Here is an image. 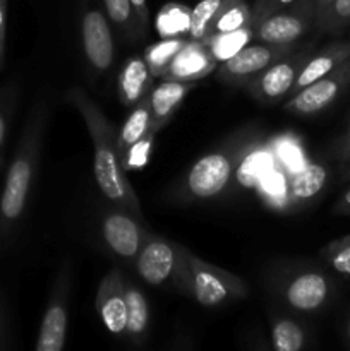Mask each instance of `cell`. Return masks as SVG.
<instances>
[{"label": "cell", "mask_w": 350, "mask_h": 351, "mask_svg": "<svg viewBox=\"0 0 350 351\" xmlns=\"http://www.w3.org/2000/svg\"><path fill=\"white\" fill-rule=\"evenodd\" d=\"M65 96H67V101L82 117L93 141L95 178L102 194L115 206L127 209L139 218L143 213L141 202L124 170L122 154L119 151L113 125L106 120L100 106L86 95L84 89L71 88Z\"/></svg>", "instance_id": "obj_1"}, {"label": "cell", "mask_w": 350, "mask_h": 351, "mask_svg": "<svg viewBox=\"0 0 350 351\" xmlns=\"http://www.w3.org/2000/svg\"><path fill=\"white\" fill-rule=\"evenodd\" d=\"M47 122V101L40 99L31 108L16 153L7 168L3 191L0 195V245L9 242L26 211L27 199L40 165Z\"/></svg>", "instance_id": "obj_2"}, {"label": "cell", "mask_w": 350, "mask_h": 351, "mask_svg": "<svg viewBox=\"0 0 350 351\" xmlns=\"http://www.w3.org/2000/svg\"><path fill=\"white\" fill-rule=\"evenodd\" d=\"M185 247L170 242L160 235L148 233L139 254L134 259V267L144 283L151 287L172 283L185 295H191V274Z\"/></svg>", "instance_id": "obj_3"}, {"label": "cell", "mask_w": 350, "mask_h": 351, "mask_svg": "<svg viewBox=\"0 0 350 351\" xmlns=\"http://www.w3.org/2000/svg\"><path fill=\"white\" fill-rule=\"evenodd\" d=\"M189 274H191V295L202 307H218L226 302L242 300L249 293L247 283L237 274L223 267L199 259L187 252Z\"/></svg>", "instance_id": "obj_4"}, {"label": "cell", "mask_w": 350, "mask_h": 351, "mask_svg": "<svg viewBox=\"0 0 350 351\" xmlns=\"http://www.w3.org/2000/svg\"><path fill=\"white\" fill-rule=\"evenodd\" d=\"M72 288L71 261L65 259L55 276L54 288L41 319L34 350L36 351H60L65 346L69 324V300Z\"/></svg>", "instance_id": "obj_5"}, {"label": "cell", "mask_w": 350, "mask_h": 351, "mask_svg": "<svg viewBox=\"0 0 350 351\" xmlns=\"http://www.w3.org/2000/svg\"><path fill=\"white\" fill-rule=\"evenodd\" d=\"M278 293L294 311L312 314L331 302L335 281L319 267H299L278 283Z\"/></svg>", "instance_id": "obj_6"}, {"label": "cell", "mask_w": 350, "mask_h": 351, "mask_svg": "<svg viewBox=\"0 0 350 351\" xmlns=\"http://www.w3.org/2000/svg\"><path fill=\"white\" fill-rule=\"evenodd\" d=\"M314 24V0H301L290 9L268 14L250 23L253 38L259 43L294 45Z\"/></svg>", "instance_id": "obj_7"}, {"label": "cell", "mask_w": 350, "mask_h": 351, "mask_svg": "<svg viewBox=\"0 0 350 351\" xmlns=\"http://www.w3.org/2000/svg\"><path fill=\"white\" fill-rule=\"evenodd\" d=\"M309 55L311 51H294L288 57L280 58L275 64L268 65L259 74L250 77L246 82V89L254 99L263 105L280 101L287 95H292V88Z\"/></svg>", "instance_id": "obj_8"}, {"label": "cell", "mask_w": 350, "mask_h": 351, "mask_svg": "<svg viewBox=\"0 0 350 351\" xmlns=\"http://www.w3.org/2000/svg\"><path fill=\"white\" fill-rule=\"evenodd\" d=\"M350 86V58L340 64L335 71L323 75L318 81L302 88L285 103V110L294 115L311 117L321 113L336 101Z\"/></svg>", "instance_id": "obj_9"}, {"label": "cell", "mask_w": 350, "mask_h": 351, "mask_svg": "<svg viewBox=\"0 0 350 351\" xmlns=\"http://www.w3.org/2000/svg\"><path fill=\"white\" fill-rule=\"evenodd\" d=\"M294 51H297L295 45H246L229 60L220 64L218 79L229 84H246L250 77L264 71L268 65L288 57Z\"/></svg>", "instance_id": "obj_10"}, {"label": "cell", "mask_w": 350, "mask_h": 351, "mask_svg": "<svg viewBox=\"0 0 350 351\" xmlns=\"http://www.w3.org/2000/svg\"><path fill=\"white\" fill-rule=\"evenodd\" d=\"M235 173L232 154L215 151L199 158L185 177V189L196 199H211L225 191Z\"/></svg>", "instance_id": "obj_11"}, {"label": "cell", "mask_w": 350, "mask_h": 351, "mask_svg": "<svg viewBox=\"0 0 350 351\" xmlns=\"http://www.w3.org/2000/svg\"><path fill=\"white\" fill-rule=\"evenodd\" d=\"M102 233L105 243L117 257L134 261L150 232L141 225L136 215L124 208H117L103 216Z\"/></svg>", "instance_id": "obj_12"}, {"label": "cell", "mask_w": 350, "mask_h": 351, "mask_svg": "<svg viewBox=\"0 0 350 351\" xmlns=\"http://www.w3.org/2000/svg\"><path fill=\"white\" fill-rule=\"evenodd\" d=\"M81 41L86 60L96 72L108 71L113 65L115 45L108 19L98 7H89L81 16Z\"/></svg>", "instance_id": "obj_13"}, {"label": "cell", "mask_w": 350, "mask_h": 351, "mask_svg": "<svg viewBox=\"0 0 350 351\" xmlns=\"http://www.w3.org/2000/svg\"><path fill=\"white\" fill-rule=\"evenodd\" d=\"M96 311L106 331L113 336H124L127 324L126 280L119 267H113L103 276L96 291Z\"/></svg>", "instance_id": "obj_14"}, {"label": "cell", "mask_w": 350, "mask_h": 351, "mask_svg": "<svg viewBox=\"0 0 350 351\" xmlns=\"http://www.w3.org/2000/svg\"><path fill=\"white\" fill-rule=\"evenodd\" d=\"M216 69V60L213 58L206 41L187 40V43L172 58L168 67L161 72V79L170 81L196 82L205 79Z\"/></svg>", "instance_id": "obj_15"}, {"label": "cell", "mask_w": 350, "mask_h": 351, "mask_svg": "<svg viewBox=\"0 0 350 351\" xmlns=\"http://www.w3.org/2000/svg\"><path fill=\"white\" fill-rule=\"evenodd\" d=\"M349 58H350L349 40H335L331 41V43L326 45V47H323L319 51H316V53H311L307 60H305L304 67H302L301 72H299L297 81H295L294 88H292V95L301 91L302 88L309 86L311 82L321 79L323 75L335 71L340 64H343V62L349 60Z\"/></svg>", "instance_id": "obj_16"}, {"label": "cell", "mask_w": 350, "mask_h": 351, "mask_svg": "<svg viewBox=\"0 0 350 351\" xmlns=\"http://www.w3.org/2000/svg\"><path fill=\"white\" fill-rule=\"evenodd\" d=\"M153 79L154 75L151 74L143 55H134L127 58L126 64L120 69L119 81H117L120 103L129 108L136 106L141 99L150 95L153 88Z\"/></svg>", "instance_id": "obj_17"}, {"label": "cell", "mask_w": 350, "mask_h": 351, "mask_svg": "<svg viewBox=\"0 0 350 351\" xmlns=\"http://www.w3.org/2000/svg\"><path fill=\"white\" fill-rule=\"evenodd\" d=\"M192 88H194V82L170 81V79H161V82L153 86L150 91L153 127L161 130V127H165V123L174 117Z\"/></svg>", "instance_id": "obj_18"}, {"label": "cell", "mask_w": 350, "mask_h": 351, "mask_svg": "<svg viewBox=\"0 0 350 351\" xmlns=\"http://www.w3.org/2000/svg\"><path fill=\"white\" fill-rule=\"evenodd\" d=\"M328 168L321 163H309L292 175L288 194L294 202H307L318 197L328 182Z\"/></svg>", "instance_id": "obj_19"}, {"label": "cell", "mask_w": 350, "mask_h": 351, "mask_svg": "<svg viewBox=\"0 0 350 351\" xmlns=\"http://www.w3.org/2000/svg\"><path fill=\"white\" fill-rule=\"evenodd\" d=\"M126 307L127 324L124 335L130 343H143L150 326V305L143 291L130 281H126Z\"/></svg>", "instance_id": "obj_20"}, {"label": "cell", "mask_w": 350, "mask_h": 351, "mask_svg": "<svg viewBox=\"0 0 350 351\" xmlns=\"http://www.w3.org/2000/svg\"><path fill=\"white\" fill-rule=\"evenodd\" d=\"M151 127H153V115H151L150 95H148L136 106H132V112L129 113L124 125L120 127V132L117 134V144L122 158L130 146H134L141 137L150 132Z\"/></svg>", "instance_id": "obj_21"}, {"label": "cell", "mask_w": 350, "mask_h": 351, "mask_svg": "<svg viewBox=\"0 0 350 351\" xmlns=\"http://www.w3.org/2000/svg\"><path fill=\"white\" fill-rule=\"evenodd\" d=\"M253 23V7L246 0H223L209 26L208 36L250 26Z\"/></svg>", "instance_id": "obj_22"}, {"label": "cell", "mask_w": 350, "mask_h": 351, "mask_svg": "<svg viewBox=\"0 0 350 351\" xmlns=\"http://www.w3.org/2000/svg\"><path fill=\"white\" fill-rule=\"evenodd\" d=\"M191 10L187 5L177 2L165 3L156 16V31L161 38H187Z\"/></svg>", "instance_id": "obj_23"}, {"label": "cell", "mask_w": 350, "mask_h": 351, "mask_svg": "<svg viewBox=\"0 0 350 351\" xmlns=\"http://www.w3.org/2000/svg\"><path fill=\"white\" fill-rule=\"evenodd\" d=\"M250 40H253V27L246 26L235 31H229V33L213 34L205 41L216 64H222V62L229 60L232 55H235L240 48L246 47Z\"/></svg>", "instance_id": "obj_24"}, {"label": "cell", "mask_w": 350, "mask_h": 351, "mask_svg": "<svg viewBox=\"0 0 350 351\" xmlns=\"http://www.w3.org/2000/svg\"><path fill=\"white\" fill-rule=\"evenodd\" d=\"M189 38H161L156 43H151L150 47L144 48V60H146L148 67H150L151 74L154 77H160L161 72L168 67V64L172 62V58L178 53L182 47L187 43Z\"/></svg>", "instance_id": "obj_25"}, {"label": "cell", "mask_w": 350, "mask_h": 351, "mask_svg": "<svg viewBox=\"0 0 350 351\" xmlns=\"http://www.w3.org/2000/svg\"><path fill=\"white\" fill-rule=\"evenodd\" d=\"M305 331L288 317L275 319L271 324V346L275 351H299L305 346Z\"/></svg>", "instance_id": "obj_26"}, {"label": "cell", "mask_w": 350, "mask_h": 351, "mask_svg": "<svg viewBox=\"0 0 350 351\" xmlns=\"http://www.w3.org/2000/svg\"><path fill=\"white\" fill-rule=\"evenodd\" d=\"M223 0H199L191 9V21H189V40L205 41L208 38L209 26L218 12Z\"/></svg>", "instance_id": "obj_27"}, {"label": "cell", "mask_w": 350, "mask_h": 351, "mask_svg": "<svg viewBox=\"0 0 350 351\" xmlns=\"http://www.w3.org/2000/svg\"><path fill=\"white\" fill-rule=\"evenodd\" d=\"M106 9L108 19L119 27L122 33L129 38H137V34L143 33L139 21H137L136 12H134L130 0H103Z\"/></svg>", "instance_id": "obj_28"}, {"label": "cell", "mask_w": 350, "mask_h": 351, "mask_svg": "<svg viewBox=\"0 0 350 351\" xmlns=\"http://www.w3.org/2000/svg\"><path fill=\"white\" fill-rule=\"evenodd\" d=\"M319 256L335 273L350 278V235L331 240L319 250Z\"/></svg>", "instance_id": "obj_29"}, {"label": "cell", "mask_w": 350, "mask_h": 351, "mask_svg": "<svg viewBox=\"0 0 350 351\" xmlns=\"http://www.w3.org/2000/svg\"><path fill=\"white\" fill-rule=\"evenodd\" d=\"M316 26L326 34L343 33L350 26V0H335Z\"/></svg>", "instance_id": "obj_30"}, {"label": "cell", "mask_w": 350, "mask_h": 351, "mask_svg": "<svg viewBox=\"0 0 350 351\" xmlns=\"http://www.w3.org/2000/svg\"><path fill=\"white\" fill-rule=\"evenodd\" d=\"M160 132L156 127H151L150 132L146 136L141 137L134 146H130L127 149V153L124 154L122 163H124V170H139V168L146 167L148 160H150V153L151 147H153V141L154 136Z\"/></svg>", "instance_id": "obj_31"}, {"label": "cell", "mask_w": 350, "mask_h": 351, "mask_svg": "<svg viewBox=\"0 0 350 351\" xmlns=\"http://www.w3.org/2000/svg\"><path fill=\"white\" fill-rule=\"evenodd\" d=\"M14 103H16V88L12 84L0 89V151L9 130L10 117H12Z\"/></svg>", "instance_id": "obj_32"}, {"label": "cell", "mask_w": 350, "mask_h": 351, "mask_svg": "<svg viewBox=\"0 0 350 351\" xmlns=\"http://www.w3.org/2000/svg\"><path fill=\"white\" fill-rule=\"evenodd\" d=\"M299 2L301 0H256V3L253 7V23L261 19V17L268 16V14L290 9V7L297 5Z\"/></svg>", "instance_id": "obj_33"}, {"label": "cell", "mask_w": 350, "mask_h": 351, "mask_svg": "<svg viewBox=\"0 0 350 351\" xmlns=\"http://www.w3.org/2000/svg\"><path fill=\"white\" fill-rule=\"evenodd\" d=\"M5 31H7V0H0V67L5 55Z\"/></svg>", "instance_id": "obj_34"}, {"label": "cell", "mask_w": 350, "mask_h": 351, "mask_svg": "<svg viewBox=\"0 0 350 351\" xmlns=\"http://www.w3.org/2000/svg\"><path fill=\"white\" fill-rule=\"evenodd\" d=\"M335 154H336V160H338L342 165L350 158V123L349 127H347V132L343 134V137L338 141V144H336Z\"/></svg>", "instance_id": "obj_35"}, {"label": "cell", "mask_w": 350, "mask_h": 351, "mask_svg": "<svg viewBox=\"0 0 350 351\" xmlns=\"http://www.w3.org/2000/svg\"><path fill=\"white\" fill-rule=\"evenodd\" d=\"M130 5H132L134 12H136L137 21H139L141 27L146 29L148 24H150V9H148L146 0H130Z\"/></svg>", "instance_id": "obj_36"}, {"label": "cell", "mask_w": 350, "mask_h": 351, "mask_svg": "<svg viewBox=\"0 0 350 351\" xmlns=\"http://www.w3.org/2000/svg\"><path fill=\"white\" fill-rule=\"evenodd\" d=\"M333 213L338 216H350V185L336 199L335 206H333Z\"/></svg>", "instance_id": "obj_37"}, {"label": "cell", "mask_w": 350, "mask_h": 351, "mask_svg": "<svg viewBox=\"0 0 350 351\" xmlns=\"http://www.w3.org/2000/svg\"><path fill=\"white\" fill-rule=\"evenodd\" d=\"M335 0H314V24H318Z\"/></svg>", "instance_id": "obj_38"}, {"label": "cell", "mask_w": 350, "mask_h": 351, "mask_svg": "<svg viewBox=\"0 0 350 351\" xmlns=\"http://www.w3.org/2000/svg\"><path fill=\"white\" fill-rule=\"evenodd\" d=\"M342 175H343V180H350V158L342 165Z\"/></svg>", "instance_id": "obj_39"}, {"label": "cell", "mask_w": 350, "mask_h": 351, "mask_svg": "<svg viewBox=\"0 0 350 351\" xmlns=\"http://www.w3.org/2000/svg\"><path fill=\"white\" fill-rule=\"evenodd\" d=\"M345 332H347V339L350 341V314H349V317H347V322H345Z\"/></svg>", "instance_id": "obj_40"}, {"label": "cell", "mask_w": 350, "mask_h": 351, "mask_svg": "<svg viewBox=\"0 0 350 351\" xmlns=\"http://www.w3.org/2000/svg\"><path fill=\"white\" fill-rule=\"evenodd\" d=\"M2 336H3V322H2V312H0V345H2Z\"/></svg>", "instance_id": "obj_41"}]
</instances>
